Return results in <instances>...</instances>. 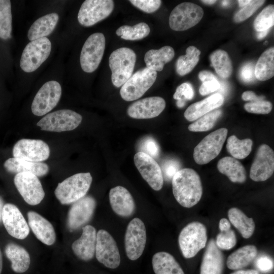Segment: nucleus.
<instances>
[{
	"instance_id": "2eb2a0df",
	"label": "nucleus",
	"mask_w": 274,
	"mask_h": 274,
	"mask_svg": "<svg viewBox=\"0 0 274 274\" xmlns=\"http://www.w3.org/2000/svg\"><path fill=\"white\" fill-rule=\"evenodd\" d=\"M14 184L21 196L28 204H39L45 196L42 184L35 175L29 173L17 174L14 179Z\"/></svg>"
},
{
	"instance_id": "ddd939ff",
	"label": "nucleus",
	"mask_w": 274,
	"mask_h": 274,
	"mask_svg": "<svg viewBox=\"0 0 274 274\" xmlns=\"http://www.w3.org/2000/svg\"><path fill=\"white\" fill-rule=\"evenodd\" d=\"M95 256L98 262L111 269L117 268L121 262L117 244L106 230H99L96 234Z\"/></svg>"
},
{
	"instance_id": "5701e85b",
	"label": "nucleus",
	"mask_w": 274,
	"mask_h": 274,
	"mask_svg": "<svg viewBox=\"0 0 274 274\" xmlns=\"http://www.w3.org/2000/svg\"><path fill=\"white\" fill-rule=\"evenodd\" d=\"M96 234V229L90 225L82 228L81 237L74 242L72 245V249L78 258L87 261L93 258L95 252Z\"/></svg>"
},
{
	"instance_id": "a19ab883",
	"label": "nucleus",
	"mask_w": 274,
	"mask_h": 274,
	"mask_svg": "<svg viewBox=\"0 0 274 274\" xmlns=\"http://www.w3.org/2000/svg\"><path fill=\"white\" fill-rule=\"evenodd\" d=\"M221 110H214L198 118L188 126V129L193 132H201L210 130L221 116Z\"/></svg>"
},
{
	"instance_id": "e433bc0d",
	"label": "nucleus",
	"mask_w": 274,
	"mask_h": 274,
	"mask_svg": "<svg viewBox=\"0 0 274 274\" xmlns=\"http://www.w3.org/2000/svg\"><path fill=\"white\" fill-rule=\"evenodd\" d=\"M211 65L220 77L226 79L230 77L232 72L231 60L228 53L223 50H217L210 55Z\"/></svg>"
},
{
	"instance_id": "8fccbe9b",
	"label": "nucleus",
	"mask_w": 274,
	"mask_h": 274,
	"mask_svg": "<svg viewBox=\"0 0 274 274\" xmlns=\"http://www.w3.org/2000/svg\"><path fill=\"white\" fill-rule=\"evenodd\" d=\"M181 165L180 162L175 159L165 161L162 165V173L163 177L167 180H172L175 174L180 170Z\"/></svg>"
},
{
	"instance_id": "3c124183",
	"label": "nucleus",
	"mask_w": 274,
	"mask_h": 274,
	"mask_svg": "<svg viewBox=\"0 0 274 274\" xmlns=\"http://www.w3.org/2000/svg\"><path fill=\"white\" fill-rule=\"evenodd\" d=\"M220 87V83L216 78L203 81L199 89V92L201 95H206L218 90Z\"/></svg>"
},
{
	"instance_id": "9b49d317",
	"label": "nucleus",
	"mask_w": 274,
	"mask_h": 274,
	"mask_svg": "<svg viewBox=\"0 0 274 274\" xmlns=\"http://www.w3.org/2000/svg\"><path fill=\"white\" fill-rule=\"evenodd\" d=\"M145 224L139 218H134L128 223L124 238L125 252L131 260H136L142 255L146 243Z\"/></svg>"
},
{
	"instance_id": "7c9ffc66",
	"label": "nucleus",
	"mask_w": 274,
	"mask_h": 274,
	"mask_svg": "<svg viewBox=\"0 0 274 274\" xmlns=\"http://www.w3.org/2000/svg\"><path fill=\"white\" fill-rule=\"evenodd\" d=\"M152 264L155 274H185L173 256L166 252L155 253L152 257Z\"/></svg>"
},
{
	"instance_id": "412c9836",
	"label": "nucleus",
	"mask_w": 274,
	"mask_h": 274,
	"mask_svg": "<svg viewBox=\"0 0 274 274\" xmlns=\"http://www.w3.org/2000/svg\"><path fill=\"white\" fill-rule=\"evenodd\" d=\"M164 99L159 96H151L138 100L127 108L128 115L134 119H144L158 116L165 108Z\"/></svg>"
},
{
	"instance_id": "f3484780",
	"label": "nucleus",
	"mask_w": 274,
	"mask_h": 274,
	"mask_svg": "<svg viewBox=\"0 0 274 274\" xmlns=\"http://www.w3.org/2000/svg\"><path fill=\"white\" fill-rule=\"evenodd\" d=\"M135 166L143 178L154 190L159 191L163 185L161 168L153 158L143 152H138L134 156Z\"/></svg>"
},
{
	"instance_id": "6e6552de",
	"label": "nucleus",
	"mask_w": 274,
	"mask_h": 274,
	"mask_svg": "<svg viewBox=\"0 0 274 274\" xmlns=\"http://www.w3.org/2000/svg\"><path fill=\"white\" fill-rule=\"evenodd\" d=\"M82 120V116L77 112L62 109L46 115L37 125L43 130L60 132L75 129Z\"/></svg>"
},
{
	"instance_id": "bb28decb",
	"label": "nucleus",
	"mask_w": 274,
	"mask_h": 274,
	"mask_svg": "<svg viewBox=\"0 0 274 274\" xmlns=\"http://www.w3.org/2000/svg\"><path fill=\"white\" fill-rule=\"evenodd\" d=\"M4 166L8 172L16 174L29 173L37 177H42L49 172V167L45 163L30 162L15 157L7 159Z\"/></svg>"
},
{
	"instance_id": "20e7f679",
	"label": "nucleus",
	"mask_w": 274,
	"mask_h": 274,
	"mask_svg": "<svg viewBox=\"0 0 274 274\" xmlns=\"http://www.w3.org/2000/svg\"><path fill=\"white\" fill-rule=\"evenodd\" d=\"M207 238V230L204 224L197 221L187 224L182 229L178 237L183 256L186 258L194 257L206 247Z\"/></svg>"
},
{
	"instance_id": "4c0bfd02",
	"label": "nucleus",
	"mask_w": 274,
	"mask_h": 274,
	"mask_svg": "<svg viewBox=\"0 0 274 274\" xmlns=\"http://www.w3.org/2000/svg\"><path fill=\"white\" fill-rule=\"evenodd\" d=\"M253 142L250 139L239 140L232 135L227 139L226 149L234 158L242 159L247 157L251 153Z\"/></svg>"
},
{
	"instance_id": "f704fd0d",
	"label": "nucleus",
	"mask_w": 274,
	"mask_h": 274,
	"mask_svg": "<svg viewBox=\"0 0 274 274\" xmlns=\"http://www.w3.org/2000/svg\"><path fill=\"white\" fill-rule=\"evenodd\" d=\"M255 76L260 81H266L274 75V48L265 50L259 58L255 67Z\"/></svg>"
},
{
	"instance_id": "864d4df0",
	"label": "nucleus",
	"mask_w": 274,
	"mask_h": 274,
	"mask_svg": "<svg viewBox=\"0 0 274 274\" xmlns=\"http://www.w3.org/2000/svg\"><path fill=\"white\" fill-rule=\"evenodd\" d=\"M256 265L260 271L266 272L273 268V264L271 259L265 256H261L257 260Z\"/></svg>"
},
{
	"instance_id": "473e14b6",
	"label": "nucleus",
	"mask_w": 274,
	"mask_h": 274,
	"mask_svg": "<svg viewBox=\"0 0 274 274\" xmlns=\"http://www.w3.org/2000/svg\"><path fill=\"white\" fill-rule=\"evenodd\" d=\"M256 246L248 245L231 253L227 258V266L231 270H237L248 266L257 255Z\"/></svg>"
},
{
	"instance_id": "39448f33",
	"label": "nucleus",
	"mask_w": 274,
	"mask_h": 274,
	"mask_svg": "<svg viewBox=\"0 0 274 274\" xmlns=\"http://www.w3.org/2000/svg\"><path fill=\"white\" fill-rule=\"evenodd\" d=\"M156 78L157 72L147 67L137 71L122 86L121 97L127 101L140 98L153 85Z\"/></svg>"
},
{
	"instance_id": "c9c22d12",
	"label": "nucleus",
	"mask_w": 274,
	"mask_h": 274,
	"mask_svg": "<svg viewBox=\"0 0 274 274\" xmlns=\"http://www.w3.org/2000/svg\"><path fill=\"white\" fill-rule=\"evenodd\" d=\"M200 51L196 47L190 46L186 50V54L180 56L176 62L177 73L183 76L191 72L199 60Z\"/></svg>"
},
{
	"instance_id": "cd10ccee",
	"label": "nucleus",
	"mask_w": 274,
	"mask_h": 274,
	"mask_svg": "<svg viewBox=\"0 0 274 274\" xmlns=\"http://www.w3.org/2000/svg\"><path fill=\"white\" fill-rule=\"evenodd\" d=\"M5 253L11 261L12 269L15 272L23 273L28 269L30 256L23 247L15 243H9L5 248Z\"/></svg>"
},
{
	"instance_id": "f03ea898",
	"label": "nucleus",
	"mask_w": 274,
	"mask_h": 274,
	"mask_svg": "<svg viewBox=\"0 0 274 274\" xmlns=\"http://www.w3.org/2000/svg\"><path fill=\"white\" fill-rule=\"evenodd\" d=\"M92 181L90 173L75 174L58 183L54 191L55 196L62 204L74 203L86 195Z\"/></svg>"
},
{
	"instance_id": "6ab92c4d",
	"label": "nucleus",
	"mask_w": 274,
	"mask_h": 274,
	"mask_svg": "<svg viewBox=\"0 0 274 274\" xmlns=\"http://www.w3.org/2000/svg\"><path fill=\"white\" fill-rule=\"evenodd\" d=\"M96 207V201L89 195L85 196L73 203L68 212L67 227L70 230L78 229L92 218Z\"/></svg>"
},
{
	"instance_id": "58836bf2",
	"label": "nucleus",
	"mask_w": 274,
	"mask_h": 274,
	"mask_svg": "<svg viewBox=\"0 0 274 274\" xmlns=\"http://www.w3.org/2000/svg\"><path fill=\"white\" fill-rule=\"evenodd\" d=\"M150 32L149 25L145 22H140L133 26H121L116 30V33L122 39L135 41L145 38Z\"/></svg>"
},
{
	"instance_id": "f257e3e1",
	"label": "nucleus",
	"mask_w": 274,
	"mask_h": 274,
	"mask_svg": "<svg viewBox=\"0 0 274 274\" xmlns=\"http://www.w3.org/2000/svg\"><path fill=\"white\" fill-rule=\"evenodd\" d=\"M172 187L175 199L183 207L191 208L201 198L202 187L200 177L192 168L179 170L173 177Z\"/></svg>"
},
{
	"instance_id": "a878e982",
	"label": "nucleus",
	"mask_w": 274,
	"mask_h": 274,
	"mask_svg": "<svg viewBox=\"0 0 274 274\" xmlns=\"http://www.w3.org/2000/svg\"><path fill=\"white\" fill-rule=\"evenodd\" d=\"M223 95L219 93L213 94L204 99L192 104L186 110L184 116L189 121L199 117L220 107L224 102Z\"/></svg>"
},
{
	"instance_id": "7ed1b4c3",
	"label": "nucleus",
	"mask_w": 274,
	"mask_h": 274,
	"mask_svg": "<svg viewBox=\"0 0 274 274\" xmlns=\"http://www.w3.org/2000/svg\"><path fill=\"white\" fill-rule=\"evenodd\" d=\"M136 61V54L131 49L121 47L114 51L109 59L111 80L117 87L122 86L131 77Z\"/></svg>"
},
{
	"instance_id": "a211bd4d",
	"label": "nucleus",
	"mask_w": 274,
	"mask_h": 274,
	"mask_svg": "<svg viewBox=\"0 0 274 274\" xmlns=\"http://www.w3.org/2000/svg\"><path fill=\"white\" fill-rule=\"evenodd\" d=\"M274 171V152L267 145L262 144L258 149L250 171V178L256 182L269 179Z\"/></svg>"
},
{
	"instance_id": "1a4fd4ad",
	"label": "nucleus",
	"mask_w": 274,
	"mask_h": 274,
	"mask_svg": "<svg viewBox=\"0 0 274 274\" xmlns=\"http://www.w3.org/2000/svg\"><path fill=\"white\" fill-rule=\"evenodd\" d=\"M203 16L201 7L194 3L184 2L177 5L171 12L169 25L174 30H186L198 23Z\"/></svg>"
},
{
	"instance_id": "09e8293b",
	"label": "nucleus",
	"mask_w": 274,
	"mask_h": 274,
	"mask_svg": "<svg viewBox=\"0 0 274 274\" xmlns=\"http://www.w3.org/2000/svg\"><path fill=\"white\" fill-rule=\"evenodd\" d=\"M194 95L193 88L189 83L185 82L179 86L175 92L173 97L177 100L184 99L190 100Z\"/></svg>"
},
{
	"instance_id": "4468645a",
	"label": "nucleus",
	"mask_w": 274,
	"mask_h": 274,
	"mask_svg": "<svg viewBox=\"0 0 274 274\" xmlns=\"http://www.w3.org/2000/svg\"><path fill=\"white\" fill-rule=\"evenodd\" d=\"M114 7L112 0H86L82 4L78 14V20L84 26H91L106 18Z\"/></svg>"
},
{
	"instance_id": "0eeeda50",
	"label": "nucleus",
	"mask_w": 274,
	"mask_h": 274,
	"mask_svg": "<svg viewBox=\"0 0 274 274\" xmlns=\"http://www.w3.org/2000/svg\"><path fill=\"white\" fill-rule=\"evenodd\" d=\"M227 132L226 128H221L205 136L194 149L195 162L200 165L205 164L215 158L221 151Z\"/></svg>"
},
{
	"instance_id": "a18cd8bd",
	"label": "nucleus",
	"mask_w": 274,
	"mask_h": 274,
	"mask_svg": "<svg viewBox=\"0 0 274 274\" xmlns=\"http://www.w3.org/2000/svg\"><path fill=\"white\" fill-rule=\"evenodd\" d=\"M272 108V105L270 101L264 100L249 102L244 105V109L247 112L258 114H268Z\"/></svg>"
},
{
	"instance_id": "c756f323",
	"label": "nucleus",
	"mask_w": 274,
	"mask_h": 274,
	"mask_svg": "<svg viewBox=\"0 0 274 274\" xmlns=\"http://www.w3.org/2000/svg\"><path fill=\"white\" fill-rule=\"evenodd\" d=\"M217 168L233 183H243L247 178L246 172L243 164L235 158L226 156L218 162Z\"/></svg>"
},
{
	"instance_id": "423d86ee",
	"label": "nucleus",
	"mask_w": 274,
	"mask_h": 274,
	"mask_svg": "<svg viewBox=\"0 0 274 274\" xmlns=\"http://www.w3.org/2000/svg\"><path fill=\"white\" fill-rule=\"evenodd\" d=\"M51 50V43L46 37L30 41L22 52L21 68L26 73L36 71L48 58Z\"/></svg>"
},
{
	"instance_id": "72a5a7b5",
	"label": "nucleus",
	"mask_w": 274,
	"mask_h": 274,
	"mask_svg": "<svg viewBox=\"0 0 274 274\" xmlns=\"http://www.w3.org/2000/svg\"><path fill=\"white\" fill-rule=\"evenodd\" d=\"M228 217L231 224L238 230L245 238H250L253 234L255 224L253 219L247 217L244 212L236 208H232L228 211Z\"/></svg>"
},
{
	"instance_id": "ea45409f",
	"label": "nucleus",
	"mask_w": 274,
	"mask_h": 274,
	"mask_svg": "<svg viewBox=\"0 0 274 274\" xmlns=\"http://www.w3.org/2000/svg\"><path fill=\"white\" fill-rule=\"evenodd\" d=\"M12 28L11 2L0 0V38L4 40L10 38Z\"/></svg>"
},
{
	"instance_id": "4d7b16f0",
	"label": "nucleus",
	"mask_w": 274,
	"mask_h": 274,
	"mask_svg": "<svg viewBox=\"0 0 274 274\" xmlns=\"http://www.w3.org/2000/svg\"><path fill=\"white\" fill-rule=\"evenodd\" d=\"M230 222L226 218H222L219 223V228L221 231H226L230 229Z\"/></svg>"
},
{
	"instance_id": "680f3d73",
	"label": "nucleus",
	"mask_w": 274,
	"mask_h": 274,
	"mask_svg": "<svg viewBox=\"0 0 274 274\" xmlns=\"http://www.w3.org/2000/svg\"><path fill=\"white\" fill-rule=\"evenodd\" d=\"M186 100L184 99L178 100L177 101V106L178 108H181L184 107L185 105Z\"/></svg>"
},
{
	"instance_id": "c85d7f7f",
	"label": "nucleus",
	"mask_w": 274,
	"mask_h": 274,
	"mask_svg": "<svg viewBox=\"0 0 274 274\" xmlns=\"http://www.w3.org/2000/svg\"><path fill=\"white\" fill-rule=\"evenodd\" d=\"M59 16L52 13L45 15L36 20L29 28L27 37L30 41L46 37L55 29Z\"/></svg>"
},
{
	"instance_id": "338daca9",
	"label": "nucleus",
	"mask_w": 274,
	"mask_h": 274,
	"mask_svg": "<svg viewBox=\"0 0 274 274\" xmlns=\"http://www.w3.org/2000/svg\"><path fill=\"white\" fill-rule=\"evenodd\" d=\"M229 3V1H224L222 2V4L224 6H226L228 5Z\"/></svg>"
},
{
	"instance_id": "0e129e2a",
	"label": "nucleus",
	"mask_w": 274,
	"mask_h": 274,
	"mask_svg": "<svg viewBox=\"0 0 274 274\" xmlns=\"http://www.w3.org/2000/svg\"><path fill=\"white\" fill-rule=\"evenodd\" d=\"M202 2H203L204 4H208V5H212L215 4L217 1L215 0H203L201 1Z\"/></svg>"
},
{
	"instance_id": "5fc2aeb1",
	"label": "nucleus",
	"mask_w": 274,
	"mask_h": 274,
	"mask_svg": "<svg viewBox=\"0 0 274 274\" xmlns=\"http://www.w3.org/2000/svg\"><path fill=\"white\" fill-rule=\"evenodd\" d=\"M242 97L244 100L250 101V102L263 100L264 98L263 96H258L252 91H245L243 93Z\"/></svg>"
},
{
	"instance_id": "de8ad7c7",
	"label": "nucleus",
	"mask_w": 274,
	"mask_h": 274,
	"mask_svg": "<svg viewBox=\"0 0 274 274\" xmlns=\"http://www.w3.org/2000/svg\"><path fill=\"white\" fill-rule=\"evenodd\" d=\"M141 151L152 157L156 158L159 154V147L156 141L152 138L145 139L140 145Z\"/></svg>"
},
{
	"instance_id": "c03bdc74",
	"label": "nucleus",
	"mask_w": 274,
	"mask_h": 274,
	"mask_svg": "<svg viewBox=\"0 0 274 274\" xmlns=\"http://www.w3.org/2000/svg\"><path fill=\"white\" fill-rule=\"evenodd\" d=\"M265 2L263 0L250 1L249 4L243 7L234 14L233 19L236 22H241L249 18Z\"/></svg>"
},
{
	"instance_id": "052dcab7",
	"label": "nucleus",
	"mask_w": 274,
	"mask_h": 274,
	"mask_svg": "<svg viewBox=\"0 0 274 274\" xmlns=\"http://www.w3.org/2000/svg\"><path fill=\"white\" fill-rule=\"evenodd\" d=\"M4 205V200L2 197L0 196V224L2 222L3 211Z\"/></svg>"
},
{
	"instance_id": "79ce46f5",
	"label": "nucleus",
	"mask_w": 274,
	"mask_h": 274,
	"mask_svg": "<svg viewBox=\"0 0 274 274\" xmlns=\"http://www.w3.org/2000/svg\"><path fill=\"white\" fill-rule=\"evenodd\" d=\"M274 24V6L269 5L257 15L254 22L255 29L258 31L269 29Z\"/></svg>"
},
{
	"instance_id": "393cba45",
	"label": "nucleus",
	"mask_w": 274,
	"mask_h": 274,
	"mask_svg": "<svg viewBox=\"0 0 274 274\" xmlns=\"http://www.w3.org/2000/svg\"><path fill=\"white\" fill-rule=\"evenodd\" d=\"M28 225L36 237L43 243L50 246L55 242L56 234L52 225L38 213H27Z\"/></svg>"
},
{
	"instance_id": "aec40b11",
	"label": "nucleus",
	"mask_w": 274,
	"mask_h": 274,
	"mask_svg": "<svg viewBox=\"0 0 274 274\" xmlns=\"http://www.w3.org/2000/svg\"><path fill=\"white\" fill-rule=\"evenodd\" d=\"M2 222L8 233L19 239L25 238L29 228L19 209L12 203H6L3 208Z\"/></svg>"
},
{
	"instance_id": "9d476101",
	"label": "nucleus",
	"mask_w": 274,
	"mask_h": 274,
	"mask_svg": "<svg viewBox=\"0 0 274 274\" xmlns=\"http://www.w3.org/2000/svg\"><path fill=\"white\" fill-rule=\"evenodd\" d=\"M105 37L103 33L96 32L86 40L81 50L80 61L82 70L92 73L99 65L105 49Z\"/></svg>"
},
{
	"instance_id": "b1692460",
	"label": "nucleus",
	"mask_w": 274,
	"mask_h": 274,
	"mask_svg": "<svg viewBox=\"0 0 274 274\" xmlns=\"http://www.w3.org/2000/svg\"><path fill=\"white\" fill-rule=\"evenodd\" d=\"M224 256L217 247L214 239H211L204 253L200 268V274H222Z\"/></svg>"
},
{
	"instance_id": "f8f14e48",
	"label": "nucleus",
	"mask_w": 274,
	"mask_h": 274,
	"mask_svg": "<svg viewBox=\"0 0 274 274\" xmlns=\"http://www.w3.org/2000/svg\"><path fill=\"white\" fill-rule=\"evenodd\" d=\"M61 92V85L56 81L46 82L34 97L31 107L32 113L41 116L51 111L59 102Z\"/></svg>"
},
{
	"instance_id": "13d9d810",
	"label": "nucleus",
	"mask_w": 274,
	"mask_h": 274,
	"mask_svg": "<svg viewBox=\"0 0 274 274\" xmlns=\"http://www.w3.org/2000/svg\"><path fill=\"white\" fill-rule=\"evenodd\" d=\"M230 274H259V272L255 269H246L238 270Z\"/></svg>"
},
{
	"instance_id": "4be33fe9",
	"label": "nucleus",
	"mask_w": 274,
	"mask_h": 274,
	"mask_svg": "<svg viewBox=\"0 0 274 274\" xmlns=\"http://www.w3.org/2000/svg\"><path fill=\"white\" fill-rule=\"evenodd\" d=\"M109 200L113 211L121 217H129L135 211L133 198L123 186H117L112 188L109 192Z\"/></svg>"
},
{
	"instance_id": "603ef678",
	"label": "nucleus",
	"mask_w": 274,
	"mask_h": 274,
	"mask_svg": "<svg viewBox=\"0 0 274 274\" xmlns=\"http://www.w3.org/2000/svg\"><path fill=\"white\" fill-rule=\"evenodd\" d=\"M255 68L251 63L245 64L241 68L239 73L241 79L245 82L248 83L254 80Z\"/></svg>"
},
{
	"instance_id": "dca6fc26",
	"label": "nucleus",
	"mask_w": 274,
	"mask_h": 274,
	"mask_svg": "<svg viewBox=\"0 0 274 274\" xmlns=\"http://www.w3.org/2000/svg\"><path fill=\"white\" fill-rule=\"evenodd\" d=\"M13 155L15 158L33 162H41L48 158L50 149L41 140L23 139L14 146Z\"/></svg>"
},
{
	"instance_id": "49530a36",
	"label": "nucleus",
	"mask_w": 274,
	"mask_h": 274,
	"mask_svg": "<svg viewBox=\"0 0 274 274\" xmlns=\"http://www.w3.org/2000/svg\"><path fill=\"white\" fill-rule=\"evenodd\" d=\"M129 2L137 8L147 13L155 12L161 4L160 0H130Z\"/></svg>"
},
{
	"instance_id": "e2e57ef3",
	"label": "nucleus",
	"mask_w": 274,
	"mask_h": 274,
	"mask_svg": "<svg viewBox=\"0 0 274 274\" xmlns=\"http://www.w3.org/2000/svg\"><path fill=\"white\" fill-rule=\"evenodd\" d=\"M239 6L240 7H244L249 3L250 1L249 0H239L237 1Z\"/></svg>"
},
{
	"instance_id": "bf43d9fd",
	"label": "nucleus",
	"mask_w": 274,
	"mask_h": 274,
	"mask_svg": "<svg viewBox=\"0 0 274 274\" xmlns=\"http://www.w3.org/2000/svg\"><path fill=\"white\" fill-rule=\"evenodd\" d=\"M269 31V29L264 30V31H261L258 32V33L257 34V38L259 40L262 39L263 38H264V37H265L267 36V35Z\"/></svg>"
},
{
	"instance_id": "6e6d98bb",
	"label": "nucleus",
	"mask_w": 274,
	"mask_h": 274,
	"mask_svg": "<svg viewBox=\"0 0 274 274\" xmlns=\"http://www.w3.org/2000/svg\"><path fill=\"white\" fill-rule=\"evenodd\" d=\"M199 79L202 81L216 78V76L211 72L208 71H202L198 74Z\"/></svg>"
},
{
	"instance_id": "69168bd1",
	"label": "nucleus",
	"mask_w": 274,
	"mask_h": 274,
	"mask_svg": "<svg viewBox=\"0 0 274 274\" xmlns=\"http://www.w3.org/2000/svg\"><path fill=\"white\" fill-rule=\"evenodd\" d=\"M3 267V259H2V254L1 250L0 249V274L1 273Z\"/></svg>"
},
{
	"instance_id": "2f4dec72",
	"label": "nucleus",
	"mask_w": 274,
	"mask_h": 274,
	"mask_svg": "<svg viewBox=\"0 0 274 274\" xmlns=\"http://www.w3.org/2000/svg\"><path fill=\"white\" fill-rule=\"evenodd\" d=\"M175 56L174 49L165 46L159 49L148 51L144 56L146 67L155 72L161 71L165 64L171 61Z\"/></svg>"
},
{
	"instance_id": "37998d69",
	"label": "nucleus",
	"mask_w": 274,
	"mask_h": 274,
	"mask_svg": "<svg viewBox=\"0 0 274 274\" xmlns=\"http://www.w3.org/2000/svg\"><path fill=\"white\" fill-rule=\"evenodd\" d=\"M215 243L220 249L228 250L233 248L236 244L234 231L231 229L226 231H221L216 237Z\"/></svg>"
}]
</instances>
